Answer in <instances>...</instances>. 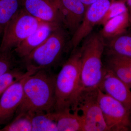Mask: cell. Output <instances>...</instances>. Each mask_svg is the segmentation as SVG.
Segmentation results:
<instances>
[{"mask_svg":"<svg viewBox=\"0 0 131 131\" xmlns=\"http://www.w3.org/2000/svg\"><path fill=\"white\" fill-rule=\"evenodd\" d=\"M56 76L51 70L46 69L27 75L23 84V99L16 115L38 111L53 112Z\"/></svg>","mask_w":131,"mask_h":131,"instance_id":"1","label":"cell"},{"mask_svg":"<svg viewBox=\"0 0 131 131\" xmlns=\"http://www.w3.org/2000/svg\"><path fill=\"white\" fill-rule=\"evenodd\" d=\"M81 59L80 48L77 47L72 51L70 57L56 75L54 112L75 111L82 89Z\"/></svg>","mask_w":131,"mask_h":131,"instance_id":"2","label":"cell"},{"mask_svg":"<svg viewBox=\"0 0 131 131\" xmlns=\"http://www.w3.org/2000/svg\"><path fill=\"white\" fill-rule=\"evenodd\" d=\"M85 39L80 48L82 89H95L99 88L104 75L102 57L105 42L100 33L90 34Z\"/></svg>","mask_w":131,"mask_h":131,"instance_id":"3","label":"cell"},{"mask_svg":"<svg viewBox=\"0 0 131 131\" xmlns=\"http://www.w3.org/2000/svg\"><path fill=\"white\" fill-rule=\"evenodd\" d=\"M62 26L57 28L49 37L23 61L27 71L35 73L41 70H51L64 52L69 50L68 33Z\"/></svg>","mask_w":131,"mask_h":131,"instance_id":"4","label":"cell"},{"mask_svg":"<svg viewBox=\"0 0 131 131\" xmlns=\"http://www.w3.org/2000/svg\"><path fill=\"white\" fill-rule=\"evenodd\" d=\"M42 22L21 8L5 26L0 51H12L36 30Z\"/></svg>","mask_w":131,"mask_h":131,"instance_id":"5","label":"cell"},{"mask_svg":"<svg viewBox=\"0 0 131 131\" xmlns=\"http://www.w3.org/2000/svg\"><path fill=\"white\" fill-rule=\"evenodd\" d=\"M98 88L82 89L78 98L75 111L82 117L83 131H109L98 103Z\"/></svg>","mask_w":131,"mask_h":131,"instance_id":"6","label":"cell"},{"mask_svg":"<svg viewBox=\"0 0 131 131\" xmlns=\"http://www.w3.org/2000/svg\"><path fill=\"white\" fill-rule=\"evenodd\" d=\"M98 101L109 131H129L131 112L122 103L99 88Z\"/></svg>","mask_w":131,"mask_h":131,"instance_id":"7","label":"cell"},{"mask_svg":"<svg viewBox=\"0 0 131 131\" xmlns=\"http://www.w3.org/2000/svg\"><path fill=\"white\" fill-rule=\"evenodd\" d=\"M115 1L97 0L87 8L81 24L69 40V50L73 51L77 48L82 40L91 34L94 27L100 24Z\"/></svg>","mask_w":131,"mask_h":131,"instance_id":"8","label":"cell"},{"mask_svg":"<svg viewBox=\"0 0 131 131\" xmlns=\"http://www.w3.org/2000/svg\"><path fill=\"white\" fill-rule=\"evenodd\" d=\"M26 75L6 90L0 96V125H7L13 119L23 98V84Z\"/></svg>","mask_w":131,"mask_h":131,"instance_id":"9","label":"cell"},{"mask_svg":"<svg viewBox=\"0 0 131 131\" xmlns=\"http://www.w3.org/2000/svg\"><path fill=\"white\" fill-rule=\"evenodd\" d=\"M21 8L41 21L63 26V19L56 1L54 0H20Z\"/></svg>","mask_w":131,"mask_h":131,"instance_id":"10","label":"cell"},{"mask_svg":"<svg viewBox=\"0 0 131 131\" xmlns=\"http://www.w3.org/2000/svg\"><path fill=\"white\" fill-rule=\"evenodd\" d=\"M98 88L121 102L131 112V89L105 66L104 75Z\"/></svg>","mask_w":131,"mask_h":131,"instance_id":"11","label":"cell"},{"mask_svg":"<svg viewBox=\"0 0 131 131\" xmlns=\"http://www.w3.org/2000/svg\"><path fill=\"white\" fill-rule=\"evenodd\" d=\"M63 27L73 35L81 24L86 8L81 0H57Z\"/></svg>","mask_w":131,"mask_h":131,"instance_id":"12","label":"cell"},{"mask_svg":"<svg viewBox=\"0 0 131 131\" xmlns=\"http://www.w3.org/2000/svg\"><path fill=\"white\" fill-rule=\"evenodd\" d=\"M62 26L56 23L43 21L36 30L14 49L19 57L25 58L46 41L57 28Z\"/></svg>","mask_w":131,"mask_h":131,"instance_id":"13","label":"cell"},{"mask_svg":"<svg viewBox=\"0 0 131 131\" xmlns=\"http://www.w3.org/2000/svg\"><path fill=\"white\" fill-rule=\"evenodd\" d=\"M50 114L56 123L58 131H83V119L77 110L54 111Z\"/></svg>","mask_w":131,"mask_h":131,"instance_id":"14","label":"cell"},{"mask_svg":"<svg viewBox=\"0 0 131 131\" xmlns=\"http://www.w3.org/2000/svg\"><path fill=\"white\" fill-rule=\"evenodd\" d=\"M100 34L104 39L112 38L126 32L130 26L128 11L108 20L103 25Z\"/></svg>","mask_w":131,"mask_h":131,"instance_id":"15","label":"cell"},{"mask_svg":"<svg viewBox=\"0 0 131 131\" xmlns=\"http://www.w3.org/2000/svg\"><path fill=\"white\" fill-rule=\"evenodd\" d=\"M105 43V53L131 58V32H126Z\"/></svg>","mask_w":131,"mask_h":131,"instance_id":"16","label":"cell"},{"mask_svg":"<svg viewBox=\"0 0 131 131\" xmlns=\"http://www.w3.org/2000/svg\"><path fill=\"white\" fill-rule=\"evenodd\" d=\"M106 67L112 71L131 89V75L128 64L123 57L106 53Z\"/></svg>","mask_w":131,"mask_h":131,"instance_id":"17","label":"cell"},{"mask_svg":"<svg viewBox=\"0 0 131 131\" xmlns=\"http://www.w3.org/2000/svg\"><path fill=\"white\" fill-rule=\"evenodd\" d=\"M28 113L30 116L32 131H58L50 113L38 111Z\"/></svg>","mask_w":131,"mask_h":131,"instance_id":"18","label":"cell"},{"mask_svg":"<svg viewBox=\"0 0 131 131\" xmlns=\"http://www.w3.org/2000/svg\"><path fill=\"white\" fill-rule=\"evenodd\" d=\"M21 8L20 0H0V31Z\"/></svg>","mask_w":131,"mask_h":131,"instance_id":"19","label":"cell"},{"mask_svg":"<svg viewBox=\"0 0 131 131\" xmlns=\"http://www.w3.org/2000/svg\"><path fill=\"white\" fill-rule=\"evenodd\" d=\"M2 131H32L30 116L28 113L16 115L14 118L2 129Z\"/></svg>","mask_w":131,"mask_h":131,"instance_id":"20","label":"cell"},{"mask_svg":"<svg viewBox=\"0 0 131 131\" xmlns=\"http://www.w3.org/2000/svg\"><path fill=\"white\" fill-rule=\"evenodd\" d=\"M19 69L14 68L0 75V96L9 86L27 74Z\"/></svg>","mask_w":131,"mask_h":131,"instance_id":"21","label":"cell"},{"mask_svg":"<svg viewBox=\"0 0 131 131\" xmlns=\"http://www.w3.org/2000/svg\"><path fill=\"white\" fill-rule=\"evenodd\" d=\"M128 11L125 3L122 0H116L111 5L99 24L103 25L110 19Z\"/></svg>","mask_w":131,"mask_h":131,"instance_id":"22","label":"cell"},{"mask_svg":"<svg viewBox=\"0 0 131 131\" xmlns=\"http://www.w3.org/2000/svg\"><path fill=\"white\" fill-rule=\"evenodd\" d=\"M15 61L12 51H0V75L15 68Z\"/></svg>","mask_w":131,"mask_h":131,"instance_id":"23","label":"cell"},{"mask_svg":"<svg viewBox=\"0 0 131 131\" xmlns=\"http://www.w3.org/2000/svg\"><path fill=\"white\" fill-rule=\"evenodd\" d=\"M81 1H82V2L84 4L87 8L90 5H91L97 0H81Z\"/></svg>","mask_w":131,"mask_h":131,"instance_id":"24","label":"cell"},{"mask_svg":"<svg viewBox=\"0 0 131 131\" xmlns=\"http://www.w3.org/2000/svg\"><path fill=\"white\" fill-rule=\"evenodd\" d=\"M125 3L129 13H131V0H122Z\"/></svg>","mask_w":131,"mask_h":131,"instance_id":"25","label":"cell"},{"mask_svg":"<svg viewBox=\"0 0 131 131\" xmlns=\"http://www.w3.org/2000/svg\"><path fill=\"white\" fill-rule=\"evenodd\" d=\"M125 60L126 61L128 64V66L130 69V71L131 75V58H130L125 57H123Z\"/></svg>","mask_w":131,"mask_h":131,"instance_id":"26","label":"cell"},{"mask_svg":"<svg viewBox=\"0 0 131 131\" xmlns=\"http://www.w3.org/2000/svg\"><path fill=\"white\" fill-rule=\"evenodd\" d=\"M129 131H131V112L130 114V123H129Z\"/></svg>","mask_w":131,"mask_h":131,"instance_id":"27","label":"cell"},{"mask_svg":"<svg viewBox=\"0 0 131 131\" xmlns=\"http://www.w3.org/2000/svg\"><path fill=\"white\" fill-rule=\"evenodd\" d=\"M129 22H130V26H131V13H129Z\"/></svg>","mask_w":131,"mask_h":131,"instance_id":"28","label":"cell"},{"mask_svg":"<svg viewBox=\"0 0 131 131\" xmlns=\"http://www.w3.org/2000/svg\"><path fill=\"white\" fill-rule=\"evenodd\" d=\"M54 1H56L57 2V0H54Z\"/></svg>","mask_w":131,"mask_h":131,"instance_id":"29","label":"cell"}]
</instances>
